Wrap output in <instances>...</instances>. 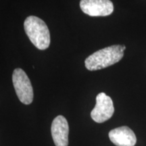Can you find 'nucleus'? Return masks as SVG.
Here are the masks:
<instances>
[{"mask_svg": "<svg viewBox=\"0 0 146 146\" xmlns=\"http://www.w3.org/2000/svg\"><path fill=\"white\" fill-rule=\"evenodd\" d=\"M12 82L20 101L24 104H31L33 100V89L26 72L21 68H16L12 74Z\"/></svg>", "mask_w": 146, "mask_h": 146, "instance_id": "7ed1b4c3", "label": "nucleus"}, {"mask_svg": "<svg viewBox=\"0 0 146 146\" xmlns=\"http://www.w3.org/2000/svg\"><path fill=\"white\" fill-rule=\"evenodd\" d=\"M109 138L117 146H134L137 142L134 132L126 126L111 130L109 132Z\"/></svg>", "mask_w": 146, "mask_h": 146, "instance_id": "0eeeda50", "label": "nucleus"}, {"mask_svg": "<svg viewBox=\"0 0 146 146\" xmlns=\"http://www.w3.org/2000/svg\"><path fill=\"white\" fill-rule=\"evenodd\" d=\"M114 108L110 97L100 93L96 97V104L91 112V118L98 123H104L113 116Z\"/></svg>", "mask_w": 146, "mask_h": 146, "instance_id": "20e7f679", "label": "nucleus"}, {"mask_svg": "<svg viewBox=\"0 0 146 146\" xmlns=\"http://www.w3.org/2000/svg\"><path fill=\"white\" fill-rule=\"evenodd\" d=\"M25 33L36 48L46 50L50 45V33L48 27L43 20L35 16H30L24 23Z\"/></svg>", "mask_w": 146, "mask_h": 146, "instance_id": "f03ea898", "label": "nucleus"}, {"mask_svg": "<svg viewBox=\"0 0 146 146\" xmlns=\"http://www.w3.org/2000/svg\"><path fill=\"white\" fill-rule=\"evenodd\" d=\"M80 7L85 14L90 16H106L114 11L110 0H81Z\"/></svg>", "mask_w": 146, "mask_h": 146, "instance_id": "39448f33", "label": "nucleus"}, {"mask_svg": "<svg viewBox=\"0 0 146 146\" xmlns=\"http://www.w3.org/2000/svg\"><path fill=\"white\" fill-rule=\"evenodd\" d=\"M52 135L56 146H68L69 127L67 120L63 116H58L52 124Z\"/></svg>", "mask_w": 146, "mask_h": 146, "instance_id": "423d86ee", "label": "nucleus"}, {"mask_svg": "<svg viewBox=\"0 0 146 146\" xmlns=\"http://www.w3.org/2000/svg\"><path fill=\"white\" fill-rule=\"evenodd\" d=\"M125 49V45H114L97 51L86 58L85 67L87 70L94 71L110 66L123 58Z\"/></svg>", "mask_w": 146, "mask_h": 146, "instance_id": "f257e3e1", "label": "nucleus"}]
</instances>
